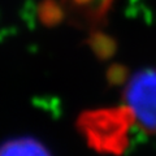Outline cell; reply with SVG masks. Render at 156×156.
<instances>
[{
	"label": "cell",
	"instance_id": "obj_3",
	"mask_svg": "<svg viewBox=\"0 0 156 156\" xmlns=\"http://www.w3.org/2000/svg\"><path fill=\"white\" fill-rule=\"evenodd\" d=\"M0 156H51V154L33 138H16L0 146Z\"/></svg>",
	"mask_w": 156,
	"mask_h": 156
},
{
	"label": "cell",
	"instance_id": "obj_2",
	"mask_svg": "<svg viewBox=\"0 0 156 156\" xmlns=\"http://www.w3.org/2000/svg\"><path fill=\"white\" fill-rule=\"evenodd\" d=\"M128 121H131L130 113L125 108V113L119 115H98L91 122H85L87 136L96 148L103 151H116L117 147L125 144L124 134L126 133ZM133 122V121H131Z\"/></svg>",
	"mask_w": 156,
	"mask_h": 156
},
{
	"label": "cell",
	"instance_id": "obj_1",
	"mask_svg": "<svg viewBox=\"0 0 156 156\" xmlns=\"http://www.w3.org/2000/svg\"><path fill=\"white\" fill-rule=\"evenodd\" d=\"M126 109L143 131L156 134V70L136 73L125 89Z\"/></svg>",
	"mask_w": 156,
	"mask_h": 156
}]
</instances>
